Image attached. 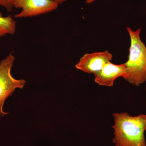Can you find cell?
<instances>
[{
  "mask_svg": "<svg viewBox=\"0 0 146 146\" xmlns=\"http://www.w3.org/2000/svg\"><path fill=\"white\" fill-rule=\"evenodd\" d=\"M113 143L116 146H146V115L131 116L127 112L114 113Z\"/></svg>",
  "mask_w": 146,
  "mask_h": 146,
  "instance_id": "6da1fadb",
  "label": "cell"
},
{
  "mask_svg": "<svg viewBox=\"0 0 146 146\" xmlns=\"http://www.w3.org/2000/svg\"><path fill=\"white\" fill-rule=\"evenodd\" d=\"M130 39L128 59L125 64L127 74L123 78L138 86L146 81V46L140 37L141 28L136 31L127 28Z\"/></svg>",
  "mask_w": 146,
  "mask_h": 146,
  "instance_id": "7a4b0ae2",
  "label": "cell"
},
{
  "mask_svg": "<svg viewBox=\"0 0 146 146\" xmlns=\"http://www.w3.org/2000/svg\"><path fill=\"white\" fill-rule=\"evenodd\" d=\"M15 58L10 53L7 56L0 60V116L4 117L8 112L3 110L6 100L13 94L16 89L23 88L26 81L24 79H16L11 74Z\"/></svg>",
  "mask_w": 146,
  "mask_h": 146,
  "instance_id": "3957f363",
  "label": "cell"
},
{
  "mask_svg": "<svg viewBox=\"0 0 146 146\" xmlns=\"http://www.w3.org/2000/svg\"><path fill=\"white\" fill-rule=\"evenodd\" d=\"M14 7L21 9L20 13L14 16L16 18L34 17L52 12L58 5L52 0H14Z\"/></svg>",
  "mask_w": 146,
  "mask_h": 146,
  "instance_id": "277c9868",
  "label": "cell"
},
{
  "mask_svg": "<svg viewBox=\"0 0 146 146\" xmlns=\"http://www.w3.org/2000/svg\"><path fill=\"white\" fill-rule=\"evenodd\" d=\"M113 58L108 51L86 53L80 58L76 68L88 74H95L101 70L106 63Z\"/></svg>",
  "mask_w": 146,
  "mask_h": 146,
  "instance_id": "5b68a950",
  "label": "cell"
},
{
  "mask_svg": "<svg viewBox=\"0 0 146 146\" xmlns=\"http://www.w3.org/2000/svg\"><path fill=\"white\" fill-rule=\"evenodd\" d=\"M127 74V69L125 63L114 64L110 62L104 65L101 70L94 74L95 82L101 86L111 87L114 82L119 78L125 77Z\"/></svg>",
  "mask_w": 146,
  "mask_h": 146,
  "instance_id": "8992f818",
  "label": "cell"
},
{
  "mask_svg": "<svg viewBox=\"0 0 146 146\" xmlns=\"http://www.w3.org/2000/svg\"><path fill=\"white\" fill-rule=\"evenodd\" d=\"M16 22L11 16L4 17L0 12V37L13 35L16 31Z\"/></svg>",
  "mask_w": 146,
  "mask_h": 146,
  "instance_id": "52a82bcc",
  "label": "cell"
},
{
  "mask_svg": "<svg viewBox=\"0 0 146 146\" xmlns=\"http://www.w3.org/2000/svg\"><path fill=\"white\" fill-rule=\"evenodd\" d=\"M14 0H0V5L3 7L7 11L10 12L13 10Z\"/></svg>",
  "mask_w": 146,
  "mask_h": 146,
  "instance_id": "ba28073f",
  "label": "cell"
},
{
  "mask_svg": "<svg viewBox=\"0 0 146 146\" xmlns=\"http://www.w3.org/2000/svg\"><path fill=\"white\" fill-rule=\"evenodd\" d=\"M52 1H53L55 3H56L58 4L59 5L65 2L67 0H52Z\"/></svg>",
  "mask_w": 146,
  "mask_h": 146,
  "instance_id": "9c48e42d",
  "label": "cell"
},
{
  "mask_svg": "<svg viewBox=\"0 0 146 146\" xmlns=\"http://www.w3.org/2000/svg\"><path fill=\"white\" fill-rule=\"evenodd\" d=\"M96 1V0H86V3L89 4L92 3Z\"/></svg>",
  "mask_w": 146,
  "mask_h": 146,
  "instance_id": "30bf717a",
  "label": "cell"
}]
</instances>
